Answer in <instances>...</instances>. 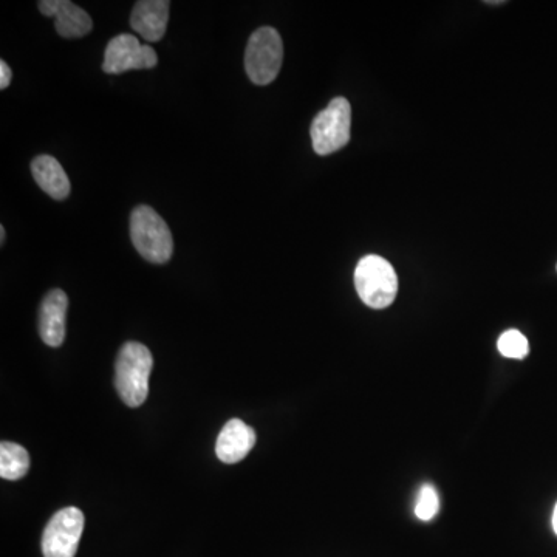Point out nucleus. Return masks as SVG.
<instances>
[{
  "mask_svg": "<svg viewBox=\"0 0 557 557\" xmlns=\"http://www.w3.org/2000/svg\"><path fill=\"white\" fill-rule=\"evenodd\" d=\"M152 367V353L141 342L129 341L121 347L115 363V387L126 406L138 407L147 400Z\"/></svg>",
  "mask_w": 557,
  "mask_h": 557,
  "instance_id": "nucleus-1",
  "label": "nucleus"
},
{
  "mask_svg": "<svg viewBox=\"0 0 557 557\" xmlns=\"http://www.w3.org/2000/svg\"><path fill=\"white\" fill-rule=\"evenodd\" d=\"M130 239L151 264H166L174 253L171 229L151 206H137L130 216Z\"/></svg>",
  "mask_w": 557,
  "mask_h": 557,
  "instance_id": "nucleus-2",
  "label": "nucleus"
},
{
  "mask_svg": "<svg viewBox=\"0 0 557 557\" xmlns=\"http://www.w3.org/2000/svg\"><path fill=\"white\" fill-rule=\"evenodd\" d=\"M355 287L367 307L381 310L393 304L398 293V277L392 265L380 256H366L355 270Z\"/></svg>",
  "mask_w": 557,
  "mask_h": 557,
  "instance_id": "nucleus-3",
  "label": "nucleus"
},
{
  "mask_svg": "<svg viewBox=\"0 0 557 557\" xmlns=\"http://www.w3.org/2000/svg\"><path fill=\"white\" fill-rule=\"evenodd\" d=\"M284 44L274 28L262 27L254 31L245 52L248 78L257 86H268L281 72Z\"/></svg>",
  "mask_w": 557,
  "mask_h": 557,
  "instance_id": "nucleus-4",
  "label": "nucleus"
},
{
  "mask_svg": "<svg viewBox=\"0 0 557 557\" xmlns=\"http://www.w3.org/2000/svg\"><path fill=\"white\" fill-rule=\"evenodd\" d=\"M352 107L346 98H335L316 115L310 134L313 149L318 155H330L346 147L350 141Z\"/></svg>",
  "mask_w": 557,
  "mask_h": 557,
  "instance_id": "nucleus-5",
  "label": "nucleus"
},
{
  "mask_svg": "<svg viewBox=\"0 0 557 557\" xmlns=\"http://www.w3.org/2000/svg\"><path fill=\"white\" fill-rule=\"evenodd\" d=\"M83 531V511L75 506L58 511L42 534L44 557H75Z\"/></svg>",
  "mask_w": 557,
  "mask_h": 557,
  "instance_id": "nucleus-6",
  "label": "nucleus"
},
{
  "mask_svg": "<svg viewBox=\"0 0 557 557\" xmlns=\"http://www.w3.org/2000/svg\"><path fill=\"white\" fill-rule=\"evenodd\" d=\"M158 56L151 45L140 44L134 35H118L107 45L103 70L109 75H121L129 70L154 69Z\"/></svg>",
  "mask_w": 557,
  "mask_h": 557,
  "instance_id": "nucleus-7",
  "label": "nucleus"
},
{
  "mask_svg": "<svg viewBox=\"0 0 557 557\" xmlns=\"http://www.w3.org/2000/svg\"><path fill=\"white\" fill-rule=\"evenodd\" d=\"M39 11L47 18H55L56 31L62 38H83L92 31L89 13L70 0H42Z\"/></svg>",
  "mask_w": 557,
  "mask_h": 557,
  "instance_id": "nucleus-8",
  "label": "nucleus"
},
{
  "mask_svg": "<svg viewBox=\"0 0 557 557\" xmlns=\"http://www.w3.org/2000/svg\"><path fill=\"white\" fill-rule=\"evenodd\" d=\"M256 445V432L239 418H233L223 426L216 441V454L220 462L234 465L250 454Z\"/></svg>",
  "mask_w": 557,
  "mask_h": 557,
  "instance_id": "nucleus-9",
  "label": "nucleus"
},
{
  "mask_svg": "<svg viewBox=\"0 0 557 557\" xmlns=\"http://www.w3.org/2000/svg\"><path fill=\"white\" fill-rule=\"evenodd\" d=\"M69 298L62 290H52L39 308V335L50 347H59L65 338V316Z\"/></svg>",
  "mask_w": 557,
  "mask_h": 557,
  "instance_id": "nucleus-10",
  "label": "nucleus"
},
{
  "mask_svg": "<svg viewBox=\"0 0 557 557\" xmlns=\"http://www.w3.org/2000/svg\"><path fill=\"white\" fill-rule=\"evenodd\" d=\"M169 7L166 0H140L130 16V27L147 42L160 41L168 28Z\"/></svg>",
  "mask_w": 557,
  "mask_h": 557,
  "instance_id": "nucleus-11",
  "label": "nucleus"
},
{
  "mask_svg": "<svg viewBox=\"0 0 557 557\" xmlns=\"http://www.w3.org/2000/svg\"><path fill=\"white\" fill-rule=\"evenodd\" d=\"M31 172L42 191L47 192L52 199H67L72 191L69 177L56 158L50 155H39L31 163Z\"/></svg>",
  "mask_w": 557,
  "mask_h": 557,
  "instance_id": "nucleus-12",
  "label": "nucleus"
},
{
  "mask_svg": "<svg viewBox=\"0 0 557 557\" xmlns=\"http://www.w3.org/2000/svg\"><path fill=\"white\" fill-rule=\"evenodd\" d=\"M30 469V455L24 446L11 441L0 445V477L5 480H19Z\"/></svg>",
  "mask_w": 557,
  "mask_h": 557,
  "instance_id": "nucleus-13",
  "label": "nucleus"
},
{
  "mask_svg": "<svg viewBox=\"0 0 557 557\" xmlns=\"http://www.w3.org/2000/svg\"><path fill=\"white\" fill-rule=\"evenodd\" d=\"M499 352L506 358L523 359L530 353L528 339L519 330H508L503 333L497 342Z\"/></svg>",
  "mask_w": 557,
  "mask_h": 557,
  "instance_id": "nucleus-14",
  "label": "nucleus"
},
{
  "mask_svg": "<svg viewBox=\"0 0 557 557\" xmlns=\"http://www.w3.org/2000/svg\"><path fill=\"white\" fill-rule=\"evenodd\" d=\"M438 511H440V497H438L437 489L426 483L421 486L420 493H418L415 516L423 522H429L437 516Z\"/></svg>",
  "mask_w": 557,
  "mask_h": 557,
  "instance_id": "nucleus-15",
  "label": "nucleus"
},
{
  "mask_svg": "<svg viewBox=\"0 0 557 557\" xmlns=\"http://www.w3.org/2000/svg\"><path fill=\"white\" fill-rule=\"evenodd\" d=\"M11 78H13V73H11L10 65L5 61H0V89H7L11 84Z\"/></svg>",
  "mask_w": 557,
  "mask_h": 557,
  "instance_id": "nucleus-16",
  "label": "nucleus"
},
{
  "mask_svg": "<svg viewBox=\"0 0 557 557\" xmlns=\"http://www.w3.org/2000/svg\"><path fill=\"white\" fill-rule=\"evenodd\" d=\"M553 528H554V533L557 534V503H556V508H554V513H553Z\"/></svg>",
  "mask_w": 557,
  "mask_h": 557,
  "instance_id": "nucleus-17",
  "label": "nucleus"
},
{
  "mask_svg": "<svg viewBox=\"0 0 557 557\" xmlns=\"http://www.w3.org/2000/svg\"><path fill=\"white\" fill-rule=\"evenodd\" d=\"M0 243L4 245L5 243V228L4 226H0Z\"/></svg>",
  "mask_w": 557,
  "mask_h": 557,
  "instance_id": "nucleus-18",
  "label": "nucleus"
}]
</instances>
